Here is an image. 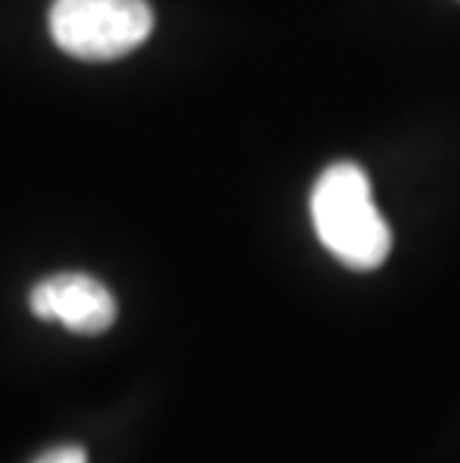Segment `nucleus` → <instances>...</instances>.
<instances>
[{"label":"nucleus","instance_id":"f257e3e1","mask_svg":"<svg viewBox=\"0 0 460 463\" xmlns=\"http://www.w3.org/2000/svg\"><path fill=\"white\" fill-rule=\"evenodd\" d=\"M311 222L323 249L356 272L383 266L391 251V228L356 162H335L320 174L311 192Z\"/></svg>","mask_w":460,"mask_h":463},{"label":"nucleus","instance_id":"f03ea898","mask_svg":"<svg viewBox=\"0 0 460 463\" xmlns=\"http://www.w3.org/2000/svg\"><path fill=\"white\" fill-rule=\"evenodd\" d=\"M48 31L70 57L105 63L146 43L153 9L146 0H54Z\"/></svg>","mask_w":460,"mask_h":463},{"label":"nucleus","instance_id":"7ed1b4c3","mask_svg":"<svg viewBox=\"0 0 460 463\" xmlns=\"http://www.w3.org/2000/svg\"><path fill=\"white\" fill-rule=\"evenodd\" d=\"M31 311L39 320H57L75 335H102L117 320V299L99 279L61 272L31 290Z\"/></svg>","mask_w":460,"mask_h":463},{"label":"nucleus","instance_id":"20e7f679","mask_svg":"<svg viewBox=\"0 0 460 463\" xmlns=\"http://www.w3.org/2000/svg\"><path fill=\"white\" fill-rule=\"evenodd\" d=\"M33 463H90V460H87V451L81 446H54L42 451Z\"/></svg>","mask_w":460,"mask_h":463}]
</instances>
